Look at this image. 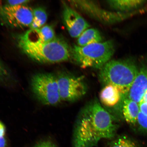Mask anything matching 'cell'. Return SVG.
I'll return each mask as SVG.
<instances>
[{
	"instance_id": "22",
	"label": "cell",
	"mask_w": 147,
	"mask_h": 147,
	"mask_svg": "<svg viewBox=\"0 0 147 147\" xmlns=\"http://www.w3.org/2000/svg\"><path fill=\"white\" fill-rule=\"evenodd\" d=\"M139 105L141 113L143 115L147 116V102H140Z\"/></svg>"
},
{
	"instance_id": "20",
	"label": "cell",
	"mask_w": 147,
	"mask_h": 147,
	"mask_svg": "<svg viewBox=\"0 0 147 147\" xmlns=\"http://www.w3.org/2000/svg\"><path fill=\"white\" fill-rule=\"evenodd\" d=\"M34 147H57L54 143L49 140H45L38 142Z\"/></svg>"
},
{
	"instance_id": "24",
	"label": "cell",
	"mask_w": 147,
	"mask_h": 147,
	"mask_svg": "<svg viewBox=\"0 0 147 147\" xmlns=\"http://www.w3.org/2000/svg\"><path fill=\"white\" fill-rule=\"evenodd\" d=\"M140 102H147V90L143 95L142 99Z\"/></svg>"
},
{
	"instance_id": "11",
	"label": "cell",
	"mask_w": 147,
	"mask_h": 147,
	"mask_svg": "<svg viewBox=\"0 0 147 147\" xmlns=\"http://www.w3.org/2000/svg\"><path fill=\"white\" fill-rule=\"evenodd\" d=\"M18 36L27 41L40 43L50 41L56 37L54 29L49 25L38 29H30Z\"/></svg>"
},
{
	"instance_id": "8",
	"label": "cell",
	"mask_w": 147,
	"mask_h": 147,
	"mask_svg": "<svg viewBox=\"0 0 147 147\" xmlns=\"http://www.w3.org/2000/svg\"><path fill=\"white\" fill-rule=\"evenodd\" d=\"M56 77L61 101H76L86 94L87 88L82 78L65 72L60 73Z\"/></svg>"
},
{
	"instance_id": "9",
	"label": "cell",
	"mask_w": 147,
	"mask_h": 147,
	"mask_svg": "<svg viewBox=\"0 0 147 147\" xmlns=\"http://www.w3.org/2000/svg\"><path fill=\"white\" fill-rule=\"evenodd\" d=\"M63 19L64 25L71 37L78 38L90 26L76 10L63 3Z\"/></svg>"
},
{
	"instance_id": "18",
	"label": "cell",
	"mask_w": 147,
	"mask_h": 147,
	"mask_svg": "<svg viewBox=\"0 0 147 147\" xmlns=\"http://www.w3.org/2000/svg\"><path fill=\"white\" fill-rule=\"evenodd\" d=\"M137 122L141 129L147 132V116L140 112Z\"/></svg>"
},
{
	"instance_id": "2",
	"label": "cell",
	"mask_w": 147,
	"mask_h": 147,
	"mask_svg": "<svg viewBox=\"0 0 147 147\" xmlns=\"http://www.w3.org/2000/svg\"><path fill=\"white\" fill-rule=\"evenodd\" d=\"M16 41L24 54L39 63H60L71 57V48L63 38L56 36L50 41L40 43L27 41L18 36Z\"/></svg>"
},
{
	"instance_id": "7",
	"label": "cell",
	"mask_w": 147,
	"mask_h": 147,
	"mask_svg": "<svg viewBox=\"0 0 147 147\" xmlns=\"http://www.w3.org/2000/svg\"><path fill=\"white\" fill-rule=\"evenodd\" d=\"M0 18L3 22L9 27H29L34 18L33 9L25 5H5L0 7Z\"/></svg>"
},
{
	"instance_id": "16",
	"label": "cell",
	"mask_w": 147,
	"mask_h": 147,
	"mask_svg": "<svg viewBox=\"0 0 147 147\" xmlns=\"http://www.w3.org/2000/svg\"><path fill=\"white\" fill-rule=\"evenodd\" d=\"M33 20L29 28L31 29L40 28L45 26L47 19V15L45 9L38 7L33 9Z\"/></svg>"
},
{
	"instance_id": "1",
	"label": "cell",
	"mask_w": 147,
	"mask_h": 147,
	"mask_svg": "<svg viewBox=\"0 0 147 147\" xmlns=\"http://www.w3.org/2000/svg\"><path fill=\"white\" fill-rule=\"evenodd\" d=\"M117 129L110 114L96 100L80 112L75 124L73 147H93L101 139H112Z\"/></svg>"
},
{
	"instance_id": "17",
	"label": "cell",
	"mask_w": 147,
	"mask_h": 147,
	"mask_svg": "<svg viewBox=\"0 0 147 147\" xmlns=\"http://www.w3.org/2000/svg\"><path fill=\"white\" fill-rule=\"evenodd\" d=\"M109 147H140L135 141L127 137L122 136L117 138L112 141Z\"/></svg>"
},
{
	"instance_id": "13",
	"label": "cell",
	"mask_w": 147,
	"mask_h": 147,
	"mask_svg": "<svg viewBox=\"0 0 147 147\" xmlns=\"http://www.w3.org/2000/svg\"><path fill=\"white\" fill-rule=\"evenodd\" d=\"M122 94L115 86L107 85L105 86L100 95L101 102L104 106L112 107L117 105L121 98Z\"/></svg>"
},
{
	"instance_id": "19",
	"label": "cell",
	"mask_w": 147,
	"mask_h": 147,
	"mask_svg": "<svg viewBox=\"0 0 147 147\" xmlns=\"http://www.w3.org/2000/svg\"><path fill=\"white\" fill-rule=\"evenodd\" d=\"M5 128L4 125L0 122V147H6V141L5 136Z\"/></svg>"
},
{
	"instance_id": "23",
	"label": "cell",
	"mask_w": 147,
	"mask_h": 147,
	"mask_svg": "<svg viewBox=\"0 0 147 147\" xmlns=\"http://www.w3.org/2000/svg\"><path fill=\"white\" fill-rule=\"evenodd\" d=\"M7 74L6 70L2 64L0 62V78H3Z\"/></svg>"
},
{
	"instance_id": "4",
	"label": "cell",
	"mask_w": 147,
	"mask_h": 147,
	"mask_svg": "<svg viewBox=\"0 0 147 147\" xmlns=\"http://www.w3.org/2000/svg\"><path fill=\"white\" fill-rule=\"evenodd\" d=\"M115 50L112 40L84 47L74 45L71 48V57L81 67L100 69L110 60Z\"/></svg>"
},
{
	"instance_id": "21",
	"label": "cell",
	"mask_w": 147,
	"mask_h": 147,
	"mask_svg": "<svg viewBox=\"0 0 147 147\" xmlns=\"http://www.w3.org/2000/svg\"><path fill=\"white\" fill-rule=\"evenodd\" d=\"M29 1H7L6 5H25L30 2Z\"/></svg>"
},
{
	"instance_id": "14",
	"label": "cell",
	"mask_w": 147,
	"mask_h": 147,
	"mask_svg": "<svg viewBox=\"0 0 147 147\" xmlns=\"http://www.w3.org/2000/svg\"><path fill=\"white\" fill-rule=\"evenodd\" d=\"M122 111L126 122L130 124H135L137 122L140 112L139 104L131 99L126 98L123 105Z\"/></svg>"
},
{
	"instance_id": "3",
	"label": "cell",
	"mask_w": 147,
	"mask_h": 147,
	"mask_svg": "<svg viewBox=\"0 0 147 147\" xmlns=\"http://www.w3.org/2000/svg\"><path fill=\"white\" fill-rule=\"evenodd\" d=\"M134 60H110L100 69L98 78L105 86H115L121 94H127L139 72Z\"/></svg>"
},
{
	"instance_id": "12",
	"label": "cell",
	"mask_w": 147,
	"mask_h": 147,
	"mask_svg": "<svg viewBox=\"0 0 147 147\" xmlns=\"http://www.w3.org/2000/svg\"><path fill=\"white\" fill-rule=\"evenodd\" d=\"M147 1L143 0H117L107 1L108 4L111 8L116 12L127 13L135 11L142 7Z\"/></svg>"
},
{
	"instance_id": "5",
	"label": "cell",
	"mask_w": 147,
	"mask_h": 147,
	"mask_svg": "<svg viewBox=\"0 0 147 147\" xmlns=\"http://www.w3.org/2000/svg\"><path fill=\"white\" fill-rule=\"evenodd\" d=\"M32 87L36 98L45 105H55L61 101L56 77L52 74L35 75L32 79Z\"/></svg>"
},
{
	"instance_id": "6",
	"label": "cell",
	"mask_w": 147,
	"mask_h": 147,
	"mask_svg": "<svg viewBox=\"0 0 147 147\" xmlns=\"http://www.w3.org/2000/svg\"><path fill=\"white\" fill-rule=\"evenodd\" d=\"M69 2L73 8L106 24H112L123 21L130 16L138 13L137 12L138 11L127 13L112 12L101 8L92 1H71Z\"/></svg>"
},
{
	"instance_id": "15",
	"label": "cell",
	"mask_w": 147,
	"mask_h": 147,
	"mask_svg": "<svg viewBox=\"0 0 147 147\" xmlns=\"http://www.w3.org/2000/svg\"><path fill=\"white\" fill-rule=\"evenodd\" d=\"M100 33L95 28H88L78 38L77 43L80 47H84L92 44L102 42Z\"/></svg>"
},
{
	"instance_id": "10",
	"label": "cell",
	"mask_w": 147,
	"mask_h": 147,
	"mask_svg": "<svg viewBox=\"0 0 147 147\" xmlns=\"http://www.w3.org/2000/svg\"><path fill=\"white\" fill-rule=\"evenodd\" d=\"M147 90V65L139 69V72L127 93L128 98L139 103Z\"/></svg>"
}]
</instances>
